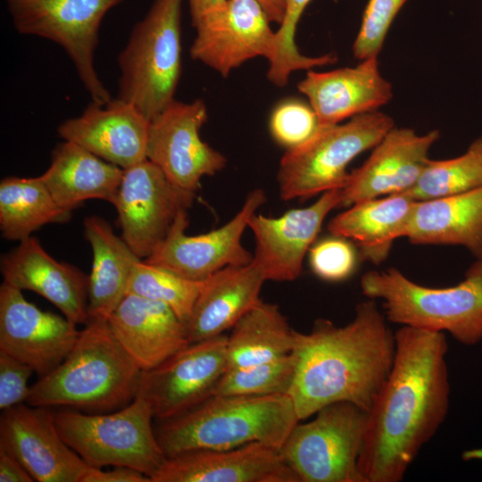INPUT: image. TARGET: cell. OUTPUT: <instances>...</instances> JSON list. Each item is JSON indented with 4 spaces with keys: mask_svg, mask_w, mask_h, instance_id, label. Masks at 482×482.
Segmentation results:
<instances>
[{
    "mask_svg": "<svg viewBox=\"0 0 482 482\" xmlns=\"http://www.w3.org/2000/svg\"><path fill=\"white\" fill-rule=\"evenodd\" d=\"M388 378L370 411L358 467L363 482H400L449 409L445 333L402 326Z\"/></svg>",
    "mask_w": 482,
    "mask_h": 482,
    "instance_id": "1",
    "label": "cell"
},
{
    "mask_svg": "<svg viewBox=\"0 0 482 482\" xmlns=\"http://www.w3.org/2000/svg\"><path fill=\"white\" fill-rule=\"evenodd\" d=\"M364 295L383 301L391 322L434 332H448L465 345L482 340V260L459 284L448 287L419 285L400 270H371L361 279Z\"/></svg>",
    "mask_w": 482,
    "mask_h": 482,
    "instance_id": "5",
    "label": "cell"
},
{
    "mask_svg": "<svg viewBox=\"0 0 482 482\" xmlns=\"http://www.w3.org/2000/svg\"><path fill=\"white\" fill-rule=\"evenodd\" d=\"M267 281L252 262L225 267L202 281L199 295L187 322L190 343L223 335L260 300Z\"/></svg>",
    "mask_w": 482,
    "mask_h": 482,
    "instance_id": "25",
    "label": "cell"
},
{
    "mask_svg": "<svg viewBox=\"0 0 482 482\" xmlns=\"http://www.w3.org/2000/svg\"><path fill=\"white\" fill-rule=\"evenodd\" d=\"M414 203L403 193L364 200L334 217L328 229L353 241L362 259L378 265L387 257L393 242L405 237Z\"/></svg>",
    "mask_w": 482,
    "mask_h": 482,
    "instance_id": "28",
    "label": "cell"
},
{
    "mask_svg": "<svg viewBox=\"0 0 482 482\" xmlns=\"http://www.w3.org/2000/svg\"><path fill=\"white\" fill-rule=\"evenodd\" d=\"M292 353L295 373L288 395L301 421L338 402L368 412L393 367L395 337L369 298L345 326L320 319L310 332L295 331Z\"/></svg>",
    "mask_w": 482,
    "mask_h": 482,
    "instance_id": "2",
    "label": "cell"
},
{
    "mask_svg": "<svg viewBox=\"0 0 482 482\" xmlns=\"http://www.w3.org/2000/svg\"><path fill=\"white\" fill-rule=\"evenodd\" d=\"M295 373V358L293 353L264 363L227 369L213 395L262 396L288 394Z\"/></svg>",
    "mask_w": 482,
    "mask_h": 482,
    "instance_id": "34",
    "label": "cell"
},
{
    "mask_svg": "<svg viewBox=\"0 0 482 482\" xmlns=\"http://www.w3.org/2000/svg\"><path fill=\"white\" fill-rule=\"evenodd\" d=\"M151 482H300L280 450L262 443L195 449L166 458Z\"/></svg>",
    "mask_w": 482,
    "mask_h": 482,
    "instance_id": "20",
    "label": "cell"
},
{
    "mask_svg": "<svg viewBox=\"0 0 482 482\" xmlns=\"http://www.w3.org/2000/svg\"><path fill=\"white\" fill-rule=\"evenodd\" d=\"M311 1L288 0L284 20L276 30L277 51L267 72L269 79L275 84L285 85L293 71L311 70L320 64L317 56L302 54L295 43L297 24Z\"/></svg>",
    "mask_w": 482,
    "mask_h": 482,
    "instance_id": "35",
    "label": "cell"
},
{
    "mask_svg": "<svg viewBox=\"0 0 482 482\" xmlns=\"http://www.w3.org/2000/svg\"><path fill=\"white\" fill-rule=\"evenodd\" d=\"M405 237L418 245H458L482 260V186L459 195L415 201Z\"/></svg>",
    "mask_w": 482,
    "mask_h": 482,
    "instance_id": "27",
    "label": "cell"
},
{
    "mask_svg": "<svg viewBox=\"0 0 482 482\" xmlns=\"http://www.w3.org/2000/svg\"><path fill=\"white\" fill-rule=\"evenodd\" d=\"M193 27L191 57L225 78L253 58L270 62L277 51L276 31L255 0H227Z\"/></svg>",
    "mask_w": 482,
    "mask_h": 482,
    "instance_id": "15",
    "label": "cell"
},
{
    "mask_svg": "<svg viewBox=\"0 0 482 482\" xmlns=\"http://www.w3.org/2000/svg\"><path fill=\"white\" fill-rule=\"evenodd\" d=\"M312 270L327 281H341L352 275L357 253L350 240L334 236L320 240L309 250Z\"/></svg>",
    "mask_w": 482,
    "mask_h": 482,
    "instance_id": "38",
    "label": "cell"
},
{
    "mask_svg": "<svg viewBox=\"0 0 482 482\" xmlns=\"http://www.w3.org/2000/svg\"><path fill=\"white\" fill-rule=\"evenodd\" d=\"M295 330L278 305L260 300L231 328L227 336V369L244 368L290 354Z\"/></svg>",
    "mask_w": 482,
    "mask_h": 482,
    "instance_id": "30",
    "label": "cell"
},
{
    "mask_svg": "<svg viewBox=\"0 0 482 482\" xmlns=\"http://www.w3.org/2000/svg\"><path fill=\"white\" fill-rule=\"evenodd\" d=\"M150 120L120 98L92 102L79 117L58 127L59 136L126 170L146 160Z\"/></svg>",
    "mask_w": 482,
    "mask_h": 482,
    "instance_id": "22",
    "label": "cell"
},
{
    "mask_svg": "<svg viewBox=\"0 0 482 482\" xmlns=\"http://www.w3.org/2000/svg\"><path fill=\"white\" fill-rule=\"evenodd\" d=\"M114 337L142 370L190 344L186 324L162 302L127 294L107 319Z\"/></svg>",
    "mask_w": 482,
    "mask_h": 482,
    "instance_id": "24",
    "label": "cell"
},
{
    "mask_svg": "<svg viewBox=\"0 0 482 482\" xmlns=\"http://www.w3.org/2000/svg\"><path fill=\"white\" fill-rule=\"evenodd\" d=\"M263 9L270 22L280 25L284 20L288 0H255Z\"/></svg>",
    "mask_w": 482,
    "mask_h": 482,
    "instance_id": "43",
    "label": "cell"
},
{
    "mask_svg": "<svg viewBox=\"0 0 482 482\" xmlns=\"http://www.w3.org/2000/svg\"><path fill=\"white\" fill-rule=\"evenodd\" d=\"M77 324L29 303L22 291L0 286V351L29 366L39 378L54 370L75 345Z\"/></svg>",
    "mask_w": 482,
    "mask_h": 482,
    "instance_id": "16",
    "label": "cell"
},
{
    "mask_svg": "<svg viewBox=\"0 0 482 482\" xmlns=\"http://www.w3.org/2000/svg\"><path fill=\"white\" fill-rule=\"evenodd\" d=\"M301 421L288 394L213 395L155 430L166 457L195 449H229L262 443L281 449Z\"/></svg>",
    "mask_w": 482,
    "mask_h": 482,
    "instance_id": "4",
    "label": "cell"
},
{
    "mask_svg": "<svg viewBox=\"0 0 482 482\" xmlns=\"http://www.w3.org/2000/svg\"><path fill=\"white\" fill-rule=\"evenodd\" d=\"M207 118L203 100H174L149 125L146 159L176 187L193 195L203 177L216 174L227 163L226 157L200 137Z\"/></svg>",
    "mask_w": 482,
    "mask_h": 482,
    "instance_id": "14",
    "label": "cell"
},
{
    "mask_svg": "<svg viewBox=\"0 0 482 482\" xmlns=\"http://www.w3.org/2000/svg\"><path fill=\"white\" fill-rule=\"evenodd\" d=\"M124 170L71 141L57 145L40 175L56 204L71 211L90 199L113 203Z\"/></svg>",
    "mask_w": 482,
    "mask_h": 482,
    "instance_id": "26",
    "label": "cell"
},
{
    "mask_svg": "<svg viewBox=\"0 0 482 482\" xmlns=\"http://www.w3.org/2000/svg\"><path fill=\"white\" fill-rule=\"evenodd\" d=\"M195 195L176 187L162 170L145 160L124 170L112 203L121 237L142 260L162 243L178 214L187 210Z\"/></svg>",
    "mask_w": 482,
    "mask_h": 482,
    "instance_id": "13",
    "label": "cell"
},
{
    "mask_svg": "<svg viewBox=\"0 0 482 482\" xmlns=\"http://www.w3.org/2000/svg\"><path fill=\"white\" fill-rule=\"evenodd\" d=\"M438 130L419 135L410 128H392L373 147L370 156L349 173L340 188L341 205L405 192L417 182L429 161Z\"/></svg>",
    "mask_w": 482,
    "mask_h": 482,
    "instance_id": "19",
    "label": "cell"
},
{
    "mask_svg": "<svg viewBox=\"0 0 482 482\" xmlns=\"http://www.w3.org/2000/svg\"><path fill=\"white\" fill-rule=\"evenodd\" d=\"M0 270L3 282L43 296L77 325L88 322V276L53 258L35 237L4 254Z\"/></svg>",
    "mask_w": 482,
    "mask_h": 482,
    "instance_id": "21",
    "label": "cell"
},
{
    "mask_svg": "<svg viewBox=\"0 0 482 482\" xmlns=\"http://www.w3.org/2000/svg\"><path fill=\"white\" fill-rule=\"evenodd\" d=\"M71 212L54 201L40 176H9L0 182V229L4 238L21 241L49 223L64 222Z\"/></svg>",
    "mask_w": 482,
    "mask_h": 482,
    "instance_id": "31",
    "label": "cell"
},
{
    "mask_svg": "<svg viewBox=\"0 0 482 482\" xmlns=\"http://www.w3.org/2000/svg\"><path fill=\"white\" fill-rule=\"evenodd\" d=\"M34 370L27 364L0 351V409L7 410L27 403Z\"/></svg>",
    "mask_w": 482,
    "mask_h": 482,
    "instance_id": "39",
    "label": "cell"
},
{
    "mask_svg": "<svg viewBox=\"0 0 482 482\" xmlns=\"http://www.w3.org/2000/svg\"><path fill=\"white\" fill-rule=\"evenodd\" d=\"M183 0H154L131 30L120 53L118 98L148 120L174 100L181 72L180 16Z\"/></svg>",
    "mask_w": 482,
    "mask_h": 482,
    "instance_id": "6",
    "label": "cell"
},
{
    "mask_svg": "<svg viewBox=\"0 0 482 482\" xmlns=\"http://www.w3.org/2000/svg\"><path fill=\"white\" fill-rule=\"evenodd\" d=\"M265 202L264 191L254 189L229 221L196 236L187 235L188 220L187 210H183L162 243L145 261L194 281H204L228 266L248 264L253 254L242 245V236L250 219Z\"/></svg>",
    "mask_w": 482,
    "mask_h": 482,
    "instance_id": "12",
    "label": "cell"
},
{
    "mask_svg": "<svg viewBox=\"0 0 482 482\" xmlns=\"http://www.w3.org/2000/svg\"><path fill=\"white\" fill-rule=\"evenodd\" d=\"M0 448L37 482H82L91 468L63 440L47 407L21 403L2 411Z\"/></svg>",
    "mask_w": 482,
    "mask_h": 482,
    "instance_id": "17",
    "label": "cell"
},
{
    "mask_svg": "<svg viewBox=\"0 0 482 482\" xmlns=\"http://www.w3.org/2000/svg\"><path fill=\"white\" fill-rule=\"evenodd\" d=\"M395 127L386 113L373 111L344 124L320 127L303 144L287 150L278 171L280 197L308 198L339 189L345 184L348 164L373 148Z\"/></svg>",
    "mask_w": 482,
    "mask_h": 482,
    "instance_id": "8",
    "label": "cell"
},
{
    "mask_svg": "<svg viewBox=\"0 0 482 482\" xmlns=\"http://www.w3.org/2000/svg\"><path fill=\"white\" fill-rule=\"evenodd\" d=\"M318 128V119L310 104L295 98L278 103L269 120L271 137L287 150L306 142Z\"/></svg>",
    "mask_w": 482,
    "mask_h": 482,
    "instance_id": "36",
    "label": "cell"
},
{
    "mask_svg": "<svg viewBox=\"0 0 482 482\" xmlns=\"http://www.w3.org/2000/svg\"><path fill=\"white\" fill-rule=\"evenodd\" d=\"M53 412L63 440L90 467H130L145 474L151 482L166 461L152 424V409L141 397L110 412L88 413L69 408Z\"/></svg>",
    "mask_w": 482,
    "mask_h": 482,
    "instance_id": "7",
    "label": "cell"
},
{
    "mask_svg": "<svg viewBox=\"0 0 482 482\" xmlns=\"http://www.w3.org/2000/svg\"><path fill=\"white\" fill-rule=\"evenodd\" d=\"M227 336L190 343L150 370H142L137 395L161 421L178 417L213 395L227 370Z\"/></svg>",
    "mask_w": 482,
    "mask_h": 482,
    "instance_id": "11",
    "label": "cell"
},
{
    "mask_svg": "<svg viewBox=\"0 0 482 482\" xmlns=\"http://www.w3.org/2000/svg\"><path fill=\"white\" fill-rule=\"evenodd\" d=\"M227 0H187L192 25L221 6Z\"/></svg>",
    "mask_w": 482,
    "mask_h": 482,
    "instance_id": "42",
    "label": "cell"
},
{
    "mask_svg": "<svg viewBox=\"0 0 482 482\" xmlns=\"http://www.w3.org/2000/svg\"><path fill=\"white\" fill-rule=\"evenodd\" d=\"M123 0H5L15 29L49 39L71 58L92 102L112 96L98 77L94 54L105 14Z\"/></svg>",
    "mask_w": 482,
    "mask_h": 482,
    "instance_id": "10",
    "label": "cell"
},
{
    "mask_svg": "<svg viewBox=\"0 0 482 482\" xmlns=\"http://www.w3.org/2000/svg\"><path fill=\"white\" fill-rule=\"evenodd\" d=\"M299 421L280 449L300 482H363L358 461L368 412L338 402Z\"/></svg>",
    "mask_w": 482,
    "mask_h": 482,
    "instance_id": "9",
    "label": "cell"
},
{
    "mask_svg": "<svg viewBox=\"0 0 482 482\" xmlns=\"http://www.w3.org/2000/svg\"><path fill=\"white\" fill-rule=\"evenodd\" d=\"M141 373L107 320L90 319L65 359L31 386L27 403L88 413L113 411L136 397Z\"/></svg>",
    "mask_w": 482,
    "mask_h": 482,
    "instance_id": "3",
    "label": "cell"
},
{
    "mask_svg": "<svg viewBox=\"0 0 482 482\" xmlns=\"http://www.w3.org/2000/svg\"><path fill=\"white\" fill-rule=\"evenodd\" d=\"M297 88L307 97L320 127L377 111L393 98L392 85L380 73L378 57L362 60L354 67L310 70Z\"/></svg>",
    "mask_w": 482,
    "mask_h": 482,
    "instance_id": "23",
    "label": "cell"
},
{
    "mask_svg": "<svg viewBox=\"0 0 482 482\" xmlns=\"http://www.w3.org/2000/svg\"><path fill=\"white\" fill-rule=\"evenodd\" d=\"M201 285L202 281L182 278L162 267L140 260L132 269L127 294L164 303L187 325Z\"/></svg>",
    "mask_w": 482,
    "mask_h": 482,
    "instance_id": "33",
    "label": "cell"
},
{
    "mask_svg": "<svg viewBox=\"0 0 482 482\" xmlns=\"http://www.w3.org/2000/svg\"><path fill=\"white\" fill-rule=\"evenodd\" d=\"M83 225L93 252L88 276L89 318L107 320L127 295L132 269L142 259L104 219L89 216L85 218Z\"/></svg>",
    "mask_w": 482,
    "mask_h": 482,
    "instance_id": "29",
    "label": "cell"
},
{
    "mask_svg": "<svg viewBox=\"0 0 482 482\" xmlns=\"http://www.w3.org/2000/svg\"><path fill=\"white\" fill-rule=\"evenodd\" d=\"M32 476L12 455L0 448V482H32Z\"/></svg>",
    "mask_w": 482,
    "mask_h": 482,
    "instance_id": "41",
    "label": "cell"
},
{
    "mask_svg": "<svg viewBox=\"0 0 482 482\" xmlns=\"http://www.w3.org/2000/svg\"><path fill=\"white\" fill-rule=\"evenodd\" d=\"M408 0H369L353 45L358 60L378 57L388 30Z\"/></svg>",
    "mask_w": 482,
    "mask_h": 482,
    "instance_id": "37",
    "label": "cell"
},
{
    "mask_svg": "<svg viewBox=\"0 0 482 482\" xmlns=\"http://www.w3.org/2000/svg\"><path fill=\"white\" fill-rule=\"evenodd\" d=\"M82 482H150V478L141 471L126 466H113L109 470L91 467Z\"/></svg>",
    "mask_w": 482,
    "mask_h": 482,
    "instance_id": "40",
    "label": "cell"
},
{
    "mask_svg": "<svg viewBox=\"0 0 482 482\" xmlns=\"http://www.w3.org/2000/svg\"><path fill=\"white\" fill-rule=\"evenodd\" d=\"M482 186V135L455 158L428 162L415 185L403 192L415 201L462 194Z\"/></svg>",
    "mask_w": 482,
    "mask_h": 482,
    "instance_id": "32",
    "label": "cell"
},
{
    "mask_svg": "<svg viewBox=\"0 0 482 482\" xmlns=\"http://www.w3.org/2000/svg\"><path fill=\"white\" fill-rule=\"evenodd\" d=\"M341 205V192L322 193L312 205L280 217L254 214L249 220L255 238L253 262L267 280L291 281L299 277L304 256L316 239L326 216Z\"/></svg>",
    "mask_w": 482,
    "mask_h": 482,
    "instance_id": "18",
    "label": "cell"
}]
</instances>
